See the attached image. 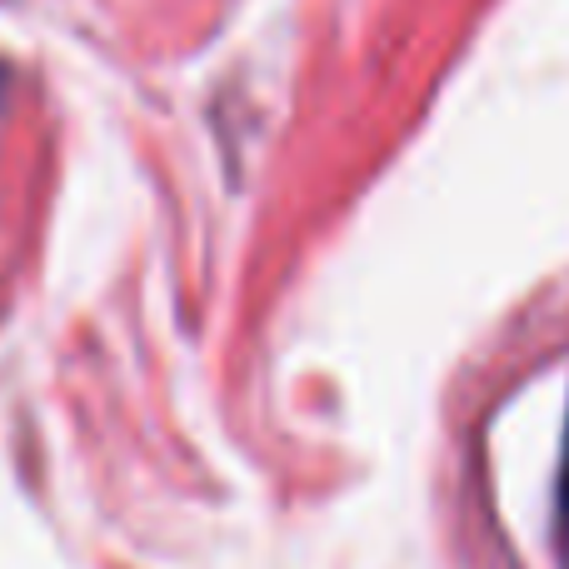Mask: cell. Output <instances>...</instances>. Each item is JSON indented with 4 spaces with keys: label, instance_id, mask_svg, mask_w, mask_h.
<instances>
[{
    "label": "cell",
    "instance_id": "obj_1",
    "mask_svg": "<svg viewBox=\"0 0 569 569\" xmlns=\"http://www.w3.org/2000/svg\"><path fill=\"white\" fill-rule=\"evenodd\" d=\"M560 525L569 535V445H565V470H560Z\"/></svg>",
    "mask_w": 569,
    "mask_h": 569
}]
</instances>
